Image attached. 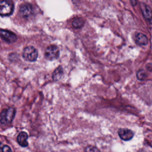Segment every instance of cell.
<instances>
[{"instance_id": "1", "label": "cell", "mask_w": 152, "mask_h": 152, "mask_svg": "<svg viewBox=\"0 0 152 152\" xmlns=\"http://www.w3.org/2000/svg\"><path fill=\"white\" fill-rule=\"evenodd\" d=\"M14 11V4L10 0L0 1V15L5 17L11 15Z\"/></svg>"}, {"instance_id": "2", "label": "cell", "mask_w": 152, "mask_h": 152, "mask_svg": "<svg viewBox=\"0 0 152 152\" xmlns=\"http://www.w3.org/2000/svg\"><path fill=\"white\" fill-rule=\"evenodd\" d=\"M15 114V109L13 107H9L4 109L0 114V122L3 124L11 123Z\"/></svg>"}, {"instance_id": "3", "label": "cell", "mask_w": 152, "mask_h": 152, "mask_svg": "<svg viewBox=\"0 0 152 152\" xmlns=\"http://www.w3.org/2000/svg\"><path fill=\"white\" fill-rule=\"evenodd\" d=\"M38 56V52L37 49L32 46H28L26 47L23 52V58L29 62L35 61Z\"/></svg>"}, {"instance_id": "4", "label": "cell", "mask_w": 152, "mask_h": 152, "mask_svg": "<svg viewBox=\"0 0 152 152\" xmlns=\"http://www.w3.org/2000/svg\"><path fill=\"white\" fill-rule=\"evenodd\" d=\"M59 56V50L57 46L50 45L47 47L45 52V57L46 59L52 61L58 58Z\"/></svg>"}, {"instance_id": "5", "label": "cell", "mask_w": 152, "mask_h": 152, "mask_svg": "<svg viewBox=\"0 0 152 152\" xmlns=\"http://www.w3.org/2000/svg\"><path fill=\"white\" fill-rule=\"evenodd\" d=\"M0 36L3 40L8 43H13L17 40L16 35L8 30H0Z\"/></svg>"}, {"instance_id": "6", "label": "cell", "mask_w": 152, "mask_h": 152, "mask_svg": "<svg viewBox=\"0 0 152 152\" xmlns=\"http://www.w3.org/2000/svg\"><path fill=\"white\" fill-rule=\"evenodd\" d=\"M118 132L119 137L124 141H129L134 136V132L127 128H120Z\"/></svg>"}, {"instance_id": "7", "label": "cell", "mask_w": 152, "mask_h": 152, "mask_svg": "<svg viewBox=\"0 0 152 152\" xmlns=\"http://www.w3.org/2000/svg\"><path fill=\"white\" fill-rule=\"evenodd\" d=\"M32 12V7L29 4H25L21 6L20 13L23 17H28Z\"/></svg>"}, {"instance_id": "8", "label": "cell", "mask_w": 152, "mask_h": 152, "mask_svg": "<svg viewBox=\"0 0 152 152\" xmlns=\"http://www.w3.org/2000/svg\"><path fill=\"white\" fill-rule=\"evenodd\" d=\"M27 138H28V135L25 132H21L17 138V140L18 143L22 147H27L28 145V142H27Z\"/></svg>"}, {"instance_id": "9", "label": "cell", "mask_w": 152, "mask_h": 152, "mask_svg": "<svg viewBox=\"0 0 152 152\" xmlns=\"http://www.w3.org/2000/svg\"><path fill=\"white\" fill-rule=\"evenodd\" d=\"M135 40L137 45L140 46L146 45L148 42V39L147 36L141 33H137L135 37Z\"/></svg>"}, {"instance_id": "10", "label": "cell", "mask_w": 152, "mask_h": 152, "mask_svg": "<svg viewBox=\"0 0 152 152\" xmlns=\"http://www.w3.org/2000/svg\"><path fill=\"white\" fill-rule=\"evenodd\" d=\"M62 75H63V69H62V68L61 66H59L54 71L52 75V78L53 80L58 81L61 78Z\"/></svg>"}, {"instance_id": "11", "label": "cell", "mask_w": 152, "mask_h": 152, "mask_svg": "<svg viewBox=\"0 0 152 152\" xmlns=\"http://www.w3.org/2000/svg\"><path fill=\"white\" fill-rule=\"evenodd\" d=\"M72 24L75 28H80L84 24V20L81 18H76L72 21Z\"/></svg>"}, {"instance_id": "12", "label": "cell", "mask_w": 152, "mask_h": 152, "mask_svg": "<svg viewBox=\"0 0 152 152\" xmlns=\"http://www.w3.org/2000/svg\"><path fill=\"white\" fill-rule=\"evenodd\" d=\"M147 77L146 72L143 69H139L137 72V78L139 80H144Z\"/></svg>"}, {"instance_id": "13", "label": "cell", "mask_w": 152, "mask_h": 152, "mask_svg": "<svg viewBox=\"0 0 152 152\" xmlns=\"http://www.w3.org/2000/svg\"><path fill=\"white\" fill-rule=\"evenodd\" d=\"M142 14L147 19H150L151 17H152V14H151V10L150 9V8L148 7H145L144 8V9L142 11Z\"/></svg>"}, {"instance_id": "14", "label": "cell", "mask_w": 152, "mask_h": 152, "mask_svg": "<svg viewBox=\"0 0 152 152\" xmlns=\"http://www.w3.org/2000/svg\"><path fill=\"white\" fill-rule=\"evenodd\" d=\"M85 150L86 151H99V150L98 148H97L95 147H93V146L87 147Z\"/></svg>"}, {"instance_id": "15", "label": "cell", "mask_w": 152, "mask_h": 152, "mask_svg": "<svg viewBox=\"0 0 152 152\" xmlns=\"http://www.w3.org/2000/svg\"><path fill=\"white\" fill-rule=\"evenodd\" d=\"M2 150L3 151H5V152L11 151V149L8 145H4V146L2 147Z\"/></svg>"}, {"instance_id": "16", "label": "cell", "mask_w": 152, "mask_h": 152, "mask_svg": "<svg viewBox=\"0 0 152 152\" xmlns=\"http://www.w3.org/2000/svg\"><path fill=\"white\" fill-rule=\"evenodd\" d=\"M149 22L150 23V24H152V17L149 19Z\"/></svg>"}, {"instance_id": "17", "label": "cell", "mask_w": 152, "mask_h": 152, "mask_svg": "<svg viewBox=\"0 0 152 152\" xmlns=\"http://www.w3.org/2000/svg\"><path fill=\"white\" fill-rule=\"evenodd\" d=\"M0 144H1V142H0Z\"/></svg>"}]
</instances>
